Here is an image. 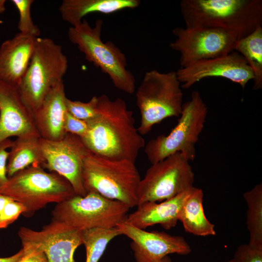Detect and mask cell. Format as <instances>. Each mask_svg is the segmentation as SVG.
<instances>
[{
    "mask_svg": "<svg viewBox=\"0 0 262 262\" xmlns=\"http://www.w3.org/2000/svg\"><path fill=\"white\" fill-rule=\"evenodd\" d=\"M172 33L176 38L169 47L180 53L181 67L230 53L237 41L228 32L215 28L176 27Z\"/></svg>",
    "mask_w": 262,
    "mask_h": 262,
    "instance_id": "8fae6325",
    "label": "cell"
},
{
    "mask_svg": "<svg viewBox=\"0 0 262 262\" xmlns=\"http://www.w3.org/2000/svg\"><path fill=\"white\" fill-rule=\"evenodd\" d=\"M42 154L41 166L66 179L76 195L84 196L87 192L82 180L83 161L90 152L79 136L70 133L61 139H39Z\"/></svg>",
    "mask_w": 262,
    "mask_h": 262,
    "instance_id": "7c38bea8",
    "label": "cell"
},
{
    "mask_svg": "<svg viewBox=\"0 0 262 262\" xmlns=\"http://www.w3.org/2000/svg\"><path fill=\"white\" fill-rule=\"evenodd\" d=\"M0 194L21 203L25 208L22 215L26 217L48 204H57L76 195L66 179L46 171L40 165H31L8 178Z\"/></svg>",
    "mask_w": 262,
    "mask_h": 262,
    "instance_id": "277c9868",
    "label": "cell"
},
{
    "mask_svg": "<svg viewBox=\"0 0 262 262\" xmlns=\"http://www.w3.org/2000/svg\"><path fill=\"white\" fill-rule=\"evenodd\" d=\"M203 193L194 187L178 215L186 232L199 236L215 235L214 225L206 217L203 206Z\"/></svg>",
    "mask_w": 262,
    "mask_h": 262,
    "instance_id": "7402d4cb",
    "label": "cell"
},
{
    "mask_svg": "<svg viewBox=\"0 0 262 262\" xmlns=\"http://www.w3.org/2000/svg\"><path fill=\"white\" fill-rule=\"evenodd\" d=\"M23 253L16 262H48L43 251L35 245L21 243Z\"/></svg>",
    "mask_w": 262,
    "mask_h": 262,
    "instance_id": "4dcf8cb0",
    "label": "cell"
},
{
    "mask_svg": "<svg viewBox=\"0 0 262 262\" xmlns=\"http://www.w3.org/2000/svg\"><path fill=\"white\" fill-rule=\"evenodd\" d=\"M11 199L10 197L0 194V215L5 204Z\"/></svg>",
    "mask_w": 262,
    "mask_h": 262,
    "instance_id": "836d02e7",
    "label": "cell"
},
{
    "mask_svg": "<svg viewBox=\"0 0 262 262\" xmlns=\"http://www.w3.org/2000/svg\"><path fill=\"white\" fill-rule=\"evenodd\" d=\"M181 88L188 89L209 77H222L239 84L243 88L253 80V72L245 59L234 50L219 57L202 60L180 67L176 71Z\"/></svg>",
    "mask_w": 262,
    "mask_h": 262,
    "instance_id": "5bb4252c",
    "label": "cell"
},
{
    "mask_svg": "<svg viewBox=\"0 0 262 262\" xmlns=\"http://www.w3.org/2000/svg\"><path fill=\"white\" fill-rule=\"evenodd\" d=\"M103 23L101 19H98L94 26L91 27L86 20L83 19L80 24L69 28L68 37L84 54L87 61L109 76L115 87L133 94L135 89V77L127 68V59L121 50L111 41H102Z\"/></svg>",
    "mask_w": 262,
    "mask_h": 262,
    "instance_id": "5b68a950",
    "label": "cell"
},
{
    "mask_svg": "<svg viewBox=\"0 0 262 262\" xmlns=\"http://www.w3.org/2000/svg\"><path fill=\"white\" fill-rule=\"evenodd\" d=\"M98 97L94 96L86 102L66 100L67 111L74 116L87 121L93 118L97 114Z\"/></svg>",
    "mask_w": 262,
    "mask_h": 262,
    "instance_id": "4316f807",
    "label": "cell"
},
{
    "mask_svg": "<svg viewBox=\"0 0 262 262\" xmlns=\"http://www.w3.org/2000/svg\"><path fill=\"white\" fill-rule=\"evenodd\" d=\"M66 98L64 84L61 82L50 90L33 113L35 124L41 138L57 140L66 134L64 122L67 112Z\"/></svg>",
    "mask_w": 262,
    "mask_h": 262,
    "instance_id": "ac0fdd59",
    "label": "cell"
},
{
    "mask_svg": "<svg viewBox=\"0 0 262 262\" xmlns=\"http://www.w3.org/2000/svg\"><path fill=\"white\" fill-rule=\"evenodd\" d=\"M82 231L83 245L86 250L85 262H98L109 243L121 235L117 227L95 228Z\"/></svg>",
    "mask_w": 262,
    "mask_h": 262,
    "instance_id": "d4e9b609",
    "label": "cell"
},
{
    "mask_svg": "<svg viewBox=\"0 0 262 262\" xmlns=\"http://www.w3.org/2000/svg\"><path fill=\"white\" fill-rule=\"evenodd\" d=\"M131 208L94 192L77 195L56 204L52 219L80 230L116 228L124 222Z\"/></svg>",
    "mask_w": 262,
    "mask_h": 262,
    "instance_id": "9c48e42d",
    "label": "cell"
},
{
    "mask_svg": "<svg viewBox=\"0 0 262 262\" xmlns=\"http://www.w3.org/2000/svg\"><path fill=\"white\" fill-rule=\"evenodd\" d=\"M33 0H12V2L17 8L19 15L18 28L19 33L34 37H38L40 31L32 19L31 8Z\"/></svg>",
    "mask_w": 262,
    "mask_h": 262,
    "instance_id": "484cf974",
    "label": "cell"
},
{
    "mask_svg": "<svg viewBox=\"0 0 262 262\" xmlns=\"http://www.w3.org/2000/svg\"><path fill=\"white\" fill-rule=\"evenodd\" d=\"M5 0H0V14L2 13L5 10Z\"/></svg>",
    "mask_w": 262,
    "mask_h": 262,
    "instance_id": "d590c367",
    "label": "cell"
},
{
    "mask_svg": "<svg viewBox=\"0 0 262 262\" xmlns=\"http://www.w3.org/2000/svg\"><path fill=\"white\" fill-rule=\"evenodd\" d=\"M184 154L177 152L147 169L137 188L138 205L160 202L194 187L195 174Z\"/></svg>",
    "mask_w": 262,
    "mask_h": 262,
    "instance_id": "30bf717a",
    "label": "cell"
},
{
    "mask_svg": "<svg viewBox=\"0 0 262 262\" xmlns=\"http://www.w3.org/2000/svg\"><path fill=\"white\" fill-rule=\"evenodd\" d=\"M23 253V249L22 247L15 254L8 257L0 258V262H16L21 257Z\"/></svg>",
    "mask_w": 262,
    "mask_h": 262,
    "instance_id": "d6a6232c",
    "label": "cell"
},
{
    "mask_svg": "<svg viewBox=\"0 0 262 262\" xmlns=\"http://www.w3.org/2000/svg\"><path fill=\"white\" fill-rule=\"evenodd\" d=\"M234 50L245 59L254 75V90L262 88V26L237 41Z\"/></svg>",
    "mask_w": 262,
    "mask_h": 262,
    "instance_id": "603a6c76",
    "label": "cell"
},
{
    "mask_svg": "<svg viewBox=\"0 0 262 262\" xmlns=\"http://www.w3.org/2000/svg\"><path fill=\"white\" fill-rule=\"evenodd\" d=\"M234 258L239 262H262V248L243 244L237 248Z\"/></svg>",
    "mask_w": 262,
    "mask_h": 262,
    "instance_id": "f1b7e54d",
    "label": "cell"
},
{
    "mask_svg": "<svg viewBox=\"0 0 262 262\" xmlns=\"http://www.w3.org/2000/svg\"><path fill=\"white\" fill-rule=\"evenodd\" d=\"M162 262H173L171 259L168 256L165 257L162 261ZM228 262H239V261L235 258L229 261Z\"/></svg>",
    "mask_w": 262,
    "mask_h": 262,
    "instance_id": "e575fe53",
    "label": "cell"
},
{
    "mask_svg": "<svg viewBox=\"0 0 262 262\" xmlns=\"http://www.w3.org/2000/svg\"><path fill=\"white\" fill-rule=\"evenodd\" d=\"M25 211L20 203L12 198L5 204L0 215V229H5Z\"/></svg>",
    "mask_w": 262,
    "mask_h": 262,
    "instance_id": "83f0119b",
    "label": "cell"
},
{
    "mask_svg": "<svg viewBox=\"0 0 262 262\" xmlns=\"http://www.w3.org/2000/svg\"><path fill=\"white\" fill-rule=\"evenodd\" d=\"M181 88L176 71L154 69L145 73L135 94L141 114L137 129L141 135L164 119L180 116L183 104Z\"/></svg>",
    "mask_w": 262,
    "mask_h": 262,
    "instance_id": "8992f818",
    "label": "cell"
},
{
    "mask_svg": "<svg viewBox=\"0 0 262 262\" xmlns=\"http://www.w3.org/2000/svg\"><path fill=\"white\" fill-rule=\"evenodd\" d=\"M40 137L39 134L29 133L17 136L12 141L7 163L8 178L31 165H41L43 157Z\"/></svg>",
    "mask_w": 262,
    "mask_h": 262,
    "instance_id": "44dd1931",
    "label": "cell"
},
{
    "mask_svg": "<svg viewBox=\"0 0 262 262\" xmlns=\"http://www.w3.org/2000/svg\"><path fill=\"white\" fill-rule=\"evenodd\" d=\"M246 201V225L249 232L248 245L262 248V184L256 185L243 194Z\"/></svg>",
    "mask_w": 262,
    "mask_h": 262,
    "instance_id": "cb8c5ba5",
    "label": "cell"
},
{
    "mask_svg": "<svg viewBox=\"0 0 262 262\" xmlns=\"http://www.w3.org/2000/svg\"><path fill=\"white\" fill-rule=\"evenodd\" d=\"M68 61L61 45L48 38L37 37L28 69L18 89L33 114L50 90L63 82Z\"/></svg>",
    "mask_w": 262,
    "mask_h": 262,
    "instance_id": "52a82bcc",
    "label": "cell"
},
{
    "mask_svg": "<svg viewBox=\"0 0 262 262\" xmlns=\"http://www.w3.org/2000/svg\"><path fill=\"white\" fill-rule=\"evenodd\" d=\"M82 180L87 193L96 192L130 208L137 206L141 178L133 161L107 158L90 151L83 161Z\"/></svg>",
    "mask_w": 262,
    "mask_h": 262,
    "instance_id": "3957f363",
    "label": "cell"
},
{
    "mask_svg": "<svg viewBox=\"0 0 262 262\" xmlns=\"http://www.w3.org/2000/svg\"><path fill=\"white\" fill-rule=\"evenodd\" d=\"M87 129V121L77 118L67 112L64 122V130L66 133L82 138L86 134Z\"/></svg>",
    "mask_w": 262,
    "mask_h": 262,
    "instance_id": "f546056e",
    "label": "cell"
},
{
    "mask_svg": "<svg viewBox=\"0 0 262 262\" xmlns=\"http://www.w3.org/2000/svg\"><path fill=\"white\" fill-rule=\"evenodd\" d=\"M208 108L199 92L193 91L190 99L183 103L180 118L175 127L167 135H160L149 141L145 152L151 164L177 152L190 161L196 156L195 145L202 132Z\"/></svg>",
    "mask_w": 262,
    "mask_h": 262,
    "instance_id": "ba28073f",
    "label": "cell"
},
{
    "mask_svg": "<svg viewBox=\"0 0 262 262\" xmlns=\"http://www.w3.org/2000/svg\"><path fill=\"white\" fill-rule=\"evenodd\" d=\"M18 235L21 243L38 246L48 262H76L74 252L83 244L82 230L53 219L40 230L21 227Z\"/></svg>",
    "mask_w": 262,
    "mask_h": 262,
    "instance_id": "4fadbf2b",
    "label": "cell"
},
{
    "mask_svg": "<svg viewBox=\"0 0 262 262\" xmlns=\"http://www.w3.org/2000/svg\"><path fill=\"white\" fill-rule=\"evenodd\" d=\"M86 134L80 138L92 153L112 159L135 162L145 140L135 126L133 113L125 101L111 100L103 94L98 97L97 114L87 121Z\"/></svg>",
    "mask_w": 262,
    "mask_h": 262,
    "instance_id": "6da1fadb",
    "label": "cell"
},
{
    "mask_svg": "<svg viewBox=\"0 0 262 262\" xmlns=\"http://www.w3.org/2000/svg\"><path fill=\"white\" fill-rule=\"evenodd\" d=\"M12 141L6 139L0 143V191L8 180L7 163L9 151Z\"/></svg>",
    "mask_w": 262,
    "mask_h": 262,
    "instance_id": "1f68e13d",
    "label": "cell"
},
{
    "mask_svg": "<svg viewBox=\"0 0 262 262\" xmlns=\"http://www.w3.org/2000/svg\"><path fill=\"white\" fill-rule=\"evenodd\" d=\"M29 133L39 134L33 112L17 87L0 80V143L11 137Z\"/></svg>",
    "mask_w": 262,
    "mask_h": 262,
    "instance_id": "2e32d148",
    "label": "cell"
},
{
    "mask_svg": "<svg viewBox=\"0 0 262 262\" xmlns=\"http://www.w3.org/2000/svg\"><path fill=\"white\" fill-rule=\"evenodd\" d=\"M21 33L0 46V80L18 87L30 63L36 38Z\"/></svg>",
    "mask_w": 262,
    "mask_h": 262,
    "instance_id": "e0dca14e",
    "label": "cell"
},
{
    "mask_svg": "<svg viewBox=\"0 0 262 262\" xmlns=\"http://www.w3.org/2000/svg\"><path fill=\"white\" fill-rule=\"evenodd\" d=\"M139 0H64L59 7L62 19L71 25L80 24L83 17L92 13L110 14L126 9H134Z\"/></svg>",
    "mask_w": 262,
    "mask_h": 262,
    "instance_id": "ffe728a7",
    "label": "cell"
},
{
    "mask_svg": "<svg viewBox=\"0 0 262 262\" xmlns=\"http://www.w3.org/2000/svg\"><path fill=\"white\" fill-rule=\"evenodd\" d=\"M194 187L158 203L147 202L138 205L125 222L143 229L156 224L170 229L177 225L180 209Z\"/></svg>",
    "mask_w": 262,
    "mask_h": 262,
    "instance_id": "d6986e66",
    "label": "cell"
},
{
    "mask_svg": "<svg viewBox=\"0 0 262 262\" xmlns=\"http://www.w3.org/2000/svg\"><path fill=\"white\" fill-rule=\"evenodd\" d=\"M121 235L131 240V247L136 262H162L170 254L186 255L191 248L181 236L163 231H147L125 222L117 227Z\"/></svg>",
    "mask_w": 262,
    "mask_h": 262,
    "instance_id": "9a60e30c",
    "label": "cell"
},
{
    "mask_svg": "<svg viewBox=\"0 0 262 262\" xmlns=\"http://www.w3.org/2000/svg\"><path fill=\"white\" fill-rule=\"evenodd\" d=\"M186 28L219 29L237 40L262 26V0H182Z\"/></svg>",
    "mask_w": 262,
    "mask_h": 262,
    "instance_id": "7a4b0ae2",
    "label": "cell"
}]
</instances>
